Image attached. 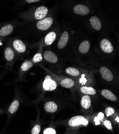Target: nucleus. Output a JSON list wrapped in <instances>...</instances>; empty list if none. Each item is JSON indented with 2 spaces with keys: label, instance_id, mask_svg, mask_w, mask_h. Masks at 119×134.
<instances>
[{
  "label": "nucleus",
  "instance_id": "obj_24",
  "mask_svg": "<svg viewBox=\"0 0 119 134\" xmlns=\"http://www.w3.org/2000/svg\"><path fill=\"white\" fill-rule=\"evenodd\" d=\"M43 60V56L40 53H37L34 56L33 58V62L34 63H37L38 62H41Z\"/></svg>",
  "mask_w": 119,
  "mask_h": 134
},
{
  "label": "nucleus",
  "instance_id": "obj_29",
  "mask_svg": "<svg viewBox=\"0 0 119 134\" xmlns=\"http://www.w3.org/2000/svg\"><path fill=\"white\" fill-rule=\"evenodd\" d=\"M100 120L99 119L98 117H96V118H95V122L96 125H100Z\"/></svg>",
  "mask_w": 119,
  "mask_h": 134
},
{
  "label": "nucleus",
  "instance_id": "obj_4",
  "mask_svg": "<svg viewBox=\"0 0 119 134\" xmlns=\"http://www.w3.org/2000/svg\"><path fill=\"white\" fill-rule=\"evenodd\" d=\"M101 50L106 53H111L113 51V47L111 42L107 39H102L100 42Z\"/></svg>",
  "mask_w": 119,
  "mask_h": 134
},
{
  "label": "nucleus",
  "instance_id": "obj_7",
  "mask_svg": "<svg viewBox=\"0 0 119 134\" xmlns=\"http://www.w3.org/2000/svg\"><path fill=\"white\" fill-rule=\"evenodd\" d=\"M100 73L104 79L107 81H112L113 79V74L111 71L105 67H101L100 69Z\"/></svg>",
  "mask_w": 119,
  "mask_h": 134
},
{
  "label": "nucleus",
  "instance_id": "obj_19",
  "mask_svg": "<svg viewBox=\"0 0 119 134\" xmlns=\"http://www.w3.org/2000/svg\"><path fill=\"white\" fill-rule=\"evenodd\" d=\"M81 91L82 93L85 95H93L96 93V90L94 88L85 86H83L81 88Z\"/></svg>",
  "mask_w": 119,
  "mask_h": 134
},
{
  "label": "nucleus",
  "instance_id": "obj_3",
  "mask_svg": "<svg viewBox=\"0 0 119 134\" xmlns=\"http://www.w3.org/2000/svg\"><path fill=\"white\" fill-rule=\"evenodd\" d=\"M53 23V19L50 17H47L39 21L37 24V27L40 30L46 31L51 26Z\"/></svg>",
  "mask_w": 119,
  "mask_h": 134
},
{
  "label": "nucleus",
  "instance_id": "obj_15",
  "mask_svg": "<svg viewBox=\"0 0 119 134\" xmlns=\"http://www.w3.org/2000/svg\"><path fill=\"white\" fill-rule=\"evenodd\" d=\"M13 31V26L11 25H7L4 26L0 30V35L1 36H6L10 34Z\"/></svg>",
  "mask_w": 119,
  "mask_h": 134
},
{
  "label": "nucleus",
  "instance_id": "obj_30",
  "mask_svg": "<svg viewBox=\"0 0 119 134\" xmlns=\"http://www.w3.org/2000/svg\"><path fill=\"white\" fill-rule=\"evenodd\" d=\"M26 2H28L29 3H34V2H37L40 1V0H25Z\"/></svg>",
  "mask_w": 119,
  "mask_h": 134
},
{
  "label": "nucleus",
  "instance_id": "obj_28",
  "mask_svg": "<svg viewBox=\"0 0 119 134\" xmlns=\"http://www.w3.org/2000/svg\"><path fill=\"white\" fill-rule=\"evenodd\" d=\"M104 126L106 127L109 130H112V126L111 121H110L109 120H105L104 121Z\"/></svg>",
  "mask_w": 119,
  "mask_h": 134
},
{
  "label": "nucleus",
  "instance_id": "obj_5",
  "mask_svg": "<svg viewBox=\"0 0 119 134\" xmlns=\"http://www.w3.org/2000/svg\"><path fill=\"white\" fill-rule=\"evenodd\" d=\"M48 8L44 6H42L38 8L35 11L34 17L38 20L44 19L48 13Z\"/></svg>",
  "mask_w": 119,
  "mask_h": 134
},
{
  "label": "nucleus",
  "instance_id": "obj_13",
  "mask_svg": "<svg viewBox=\"0 0 119 134\" xmlns=\"http://www.w3.org/2000/svg\"><path fill=\"white\" fill-rule=\"evenodd\" d=\"M56 34L54 32H50L45 36V44L47 46L51 45L54 42L55 40L56 39Z\"/></svg>",
  "mask_w": 119,
  "mask_h": 134
},
{
  "label": "nucleus",
  "instance_id": "obj_20",
  "mask_svg": "<svg viewBox=\"0 0 119 134\" xmlns=\"http://www.w3.org/2000/svg\"><path fill=\"white\" fill-rule=\"evenodd\" d=\"M5 57L8 61H11L14 57V53L11 48L7 47L5 50Z\"/></svg>",
  "mask_w": 119,
  "mask_h": 134
},
{
  "label": "nucleus",
  "instance_id": "obj_17",
  "mask_svg": "<svg viewBox=\"0 0 119 134\" xmlns=\"http://www.w3.org/2000/svg\"><path fill=\"white\" fill-rule=\"evenodd\" d=\"M61 86L65 88H71L74 86L73 80L69 78H67L63 80L60 83Z\"/></svg>",
  "mask_w": 119,
  "mask_h": 134
},
{
  "label": "nucleus",
  "instance_id": "obj_12",
  "mask_svg": "<svg viewBox=\"0 0 119 134\" xmlns=\"http://www.w3.org/2000/svg\"><path fill=\"white\" fill-rule=\"evenodd\" d=\"M91 26L95 30L100 31L101 29V23L100 20L96 16H92L90 19Z\"/></svg>",
  "mask_w": 119,
  "mask_h": 134
},
{
  "label": "nucleus",
  "instance_id": "obj_11",
  "mask_svg": "<svg viewBox=\"0 0 119 134\" xmlns=\"http://www.w3.org/2000/svg\"><path fill=\"white\" fill-rule=\"evenodd\" d=\"M45 110L49 113H54L58 110V106L56 103L53 102H47L44 106Z\"/></svg>",
  "mask_w": 119,
  "mask_h": 134
},
{
  "label": "nucleus",
  "instance_id": "obj_14",
  "mask_svg": "<svg viewBox=\"0 0 119 134\" xmlns=\"http://www.w3.org/2000/svg\"><path fill=\"white\" fill-rule=\"evenodd\" d=\"M101 94L102 95L105 97L106 98H107L111 101L113 102H115L117 100V98L116 96L110 90H107V89H104L101 91Z\"/></svg>",
  "mask_w": 119,
  "mask_h": 134
},
{
  "label": "nucleus",
  "instance_id": "obj_32",
  "mask_svg": "<svg viewBox=\"0 0 119 134\" xmlns=\"http://www.w3.org/2000/svg\"><path fill=\"white\" fill-rule=\"evenodd\" d=\"M117 122H118V121H119V119H118V118H117Z\"/></svg>",
  "mask_w": 119,
  "mask_h": 134
},
{
  "label": "nucleus",
  "instance_id": "obj_16",
  "mask_svg": "<svg viewBox=\"0 0 119 134\" xmlns=\"http://www.w3.org/2000/svg\"><path fill=\"white\" fill-rule=\"evenodd\" d=\"M90 42L86 40V41L82 42L80 44V45H79L78 48V50L79 52H81V53H86L89 51L90 49Z\"/></svg>",
  "mask_w": 119,
  "mask_h": 134
},
{
  "label": "nucleus",
  "instance_id": "obj_21",
  "mask_svg": "<svg viewBox=\"0 0 119 134\" xmlns=\"http://www.w3.org/2000/svg\"><path fill=\"white\" fill-rule=\"evenodd\" d=\"M19 103L17 100H15L13 101L9 108V112L10 113H14L16 112L19 108Z\"/></svg>",
  "mask_w": 119,
  "mask_h": 134
},
{
  "label": "nucleus",
  "instance_id": "obj_6",
  "mask_svg": "<svg viewBox=\"0 0 119 134\" xmlns=\"http://www.w3.org/2000/svg\"><path fill=\"white\" fill-rule=\"evenodd\" d=\"M74 11L77 15L85 16L89 13L90 10L89 8L85 5L77 4L74 7Z\"/></svg>",
  "mask_w": 119,
  "mask_h": 134
},
{
  "label": "nucleus",
  "instance_id": "obj_27",
  "mask_svg": "<svg viewBox=\"0 0 119 134\" xmlns=\"http://www.w3.org/2000/svg\"><path fill=\"white\" fill-rule=\"evenodd\" d=\"M44 134H56V132L55 131V130L52 128H48L46 129L44 131Z\"/></svg>",
  "mask_w": 119,
  "mask_h": 134
},
{
  "label": "nucleus",
  "instance_id": "obj_18",
  "mask_svg": "<svg viewBox=\"0 0 119 134\" xmlns=\"http://www.w3.org/2000/svg\"><path fill=\"white\" fill-rule=\"evenodd\" d=\"M81 105L83 108L87 109H89L91 104V99L90 97L88 95H85L82 97V98L81 99Z\"/></svg>",
  "mask_w": 119,
  "mask_h": 134
},
{
  "label": "nucleus",
  "instance_id": "obj_31",
  "mask_svg": "<svg viewBox=\"0 0 119 134\" xmlns=\"http://www.w3.org/2000/svg\"><path fill=\"white\" fill-rule=\"evenodd\" d=\"M98 118H99V119H100V120H101V119H102L103 118H104V114L102 113H101V112H100L99 114H98Z\"/></svg>",
  "mask_w": 119,
  "mask_h": 134
},
{
  "label": "nucleus",
  "instance_id": "obj_1",
  "mask_svg": "<svg viewBox=\"0 0 119 134\" xmlns=\"http://www.w3.org/2000/svg\"><path fill=\"white\" fill-rule=\"evenodd\" d=\"M88 123V121L83 116L77 115L74 116L70 119L69 121V125L73 127H77L81 125L87 126Z\"/></svg>",
  "mask_w": 119,
  "mask_h": 134
},
{
  "label": "nucleus",
  "instance_id": "obj_22",
  "mask_svg": "<svg viewBox=\"0 0 119 134\" xmlns=\"http://www.w3.org/2000/svg\"><path fill=\"white\" fill-rule=\"evenodd\" d=\"M65 72L69 75H70L71 76H78L80 74L79 71L74 68H68L65 69Z\"/></svg>",
  "mask_w": 119,
  "mask_h": 134
},
{
  "label": "nucleus",
  "instance_id": "obj_10",
  "mask_svg": "<svg viewBox=\"0 0 119 134\" xmlns=\"http://www.w3.org/2000/svg\"><path fill=\"white\" fill-rule=\"evenodd\" d=\"M13 46L16 51L19 53H23L26 50V46L24 43L19 40H15L13 42Z\"/></svg>",
  "mask_w": 119,
  "mask_h": 134
},
{
  "label": "nucleus",
  "instance_id": "obj_8",
  "mask_svg": "<svg viewBox=\"0 0 119 134\" xmlns=\"http://www.w3.org/2000/svg\"><path fill=\"white\" fill-rule=\"evenodd\" d=\"M44 57L46 61L51 63H56L58 60L55 53L49 50H47L44 52Z\"/></svg>",
  "mask_w": 119,
  "mask_h": 134
},
{
  "label": "nucleus",
  "instance_id": "obj_9",
  "mask_svg": "<svg viewBox=\"0 0 119 134\" xmlns=\"http://www.w3.org/2000/svg\"><path fill=\"white\" fill-rule=\"evenodd\" d=\"M69 40V34L67 32H64L58 44V47L59 49H63L67 45Z\"/></svg>",
  "mask_w": 119,
  "mask_h": 134
},
{
  "label": "nucleus",
  "instance_id": "obj_2",
  "mask_svg": "<svg viewBox=\"0 0 119 134\" xmlns=\"http://www.w3.org/2000/svg\"><path fill=\"white\" fill-rule=\"evenodd\" d=\"M43 89L46 91H53L57 88L56 82L51 79L49 75H47L43 83Z\"/></svg>",
  "mask_w": 119,
  "mask_h": 134
},
{
  "label": "nucleus",
  "instance_id": "obj_23",
  "mask_svg": "<svg viewBox=\"0 0 119 134\" xmlns=\"http://www.w3.org/2000/svg\"><path fill=\"white\" fill-rule=\"evenodd\" d=\"M33 66V64L30 61H25L22 65L20 69L23 71H27Z\"/></svg>",
  "mask_w": 119,
  "mask_h": 134
},
{
  "label": "nucleus",
  "instance_id": "obj_26",
  "mask_svg": "<svg viewBox=\"0 0 119 134\" xmlns=\"http://www.w3.org/2000/svg\"><path fill=\"white\" fill-rule=\"evenodd\" d=\"M115 112V110L113 108H111V107H108L105 110V113L107 115V116H109L111 115H112Z\"/></svg>",
  "mask_w": 119,
  "mask_h": 134
},
{
  "label": "nucleus",
  "instance_id": "obj_25",
  "mask_svg": "<svg viewBox=\"0 0 119 134\" xmlns=\"http://www.w3.org/2000/svg\"><path fill=\"white\" fill-rule=\"evenodd\" d=\"M41 128L39 125H36L32 129L31 133L32 134H39L40 132Z\"/></svg>",
  "mask_w": 119,
  "mask_h": 134
}]
</instances>
